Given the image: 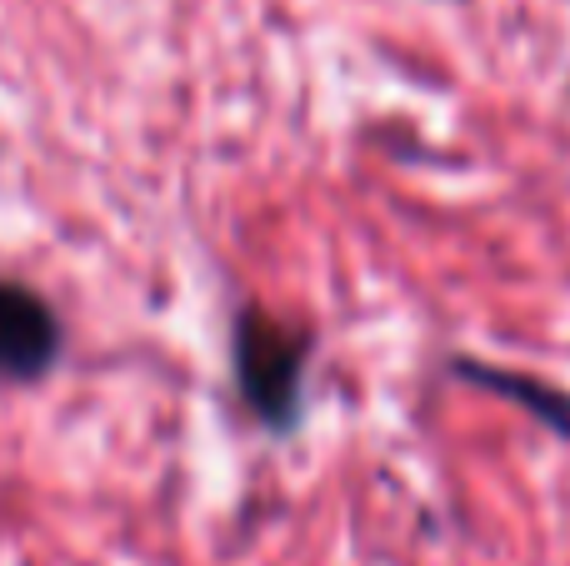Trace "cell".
Returning a JSON list of instances; mask_svg holds the SVG:
<instances>
[{"label": "cell", "mask_w": 570, "mask_h": 566, "mask_svg": "<svg viewBox=\"0 0 570 566\" xmlns=\"http://www.w3.org/2000/svg\"><path fill=\"white\" fill-rule=\"evenodd\" d=\"M66 361V316L40 286L0 271V387H40Z\"/></svg>", "instance_id": "7a4b0ae2"}, {"label": "cell", "mask_w": 570, "mask_h": 566, "mask_svg": "<svg viewBox=\"0 0 570 566\" xmlns=\"http://www.w3.org/2000/svg\"><path fill=\"white\" fill-rule=\"evenodd\" d=\"M321 347V331L261 306L240 301L230 316V381L236 401L266 437L291 441L311 417V357Z\"/></svg>", "instance_id": "6da1fadb"}, {"label": "cell", "mask_w": 570, "mask_h": 566, "mask_svg": "<svg viewBox=\"0 0 570 566\" xmlns=\"http://www.w3.org/2000/svg\"><path fill=\"white\" fill-rule=\"evenodd\" d=\"M445 371H451L455 381H465V387H481V391H491V397L511 401L515 411H525V417L541 421L546 431H556V437L570 441V391L531 377V371L495 367V361H481V357H451Z\"/></svg>", "instance_id": "3957f363"}]
</instances>
